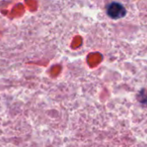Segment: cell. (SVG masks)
Listing matches in <instances>:
<instances>
[{"instance_id":"1","label":"cell","mask_w":147,"mask_h":147,"mask_svg":"<svg viewBox=\"0 0 147 147\" xmlns=\"http://www.w3.org/2000/svg\"><path fill=\"white\" fill-rule=\"evenodd\" d=\"M107 15L113 19L122 18L126 14V10L125 7L121 3H116V2H113L107 5Z\"/></svg>"}]
</instances>
